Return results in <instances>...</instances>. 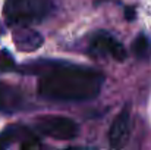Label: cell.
Wrapping results in <instances>:
<instances>
[{
	"label": "cell",
	"instance_id": "1",
	"mask_svg": "<svg viewBox=\"0 0 151 150\" xmlns=\"http://www.w3.org/2000/svg\"><path fill=\"white\" fill-rule=\"evenodd\" d=\"M104 75L87 66H57L46 69L38 81V94L53 101H85L99 96Z\"/></svg>",
	"mask_w": 151,
	"mask_h": 150
},
{
	"label": "cell",
	"instance_id": "2",
	"mask_svg": "<svg viewBox=\"0 0 151 150\" xmlns=\"http://www.w3.org/2000/svg\"><path fill=\"white\" fill-rule=\"evenodd\" d=\"M53 10V0H6L3 15L10 27H31L43 22Z\"/></svg>",
	"mask_w": 151,
	"mask_h": 150
},
{
	"label": "cell",
	"instance_id": "3",
	"mask_svg": "<svg viewBox=\"0 0 151 150\" xmlns=\"http://www.w3.org/2000/svg\"><path fill=\"white\" fill-rule=\"evenodd\" d=\"M37 130L54 140H73L78 133V124L66 116L49 115L37 119Z\"/></svg>",
	"mask_w": 151,
	"mask_h": 150
},
{
	"label": "cell",
	"instance_id": "4",
	"mask_svg": "<svg viewBox=\"0 0 151 150\" xmlns=\"http://www.w3.org/2000/svg\"><path fill=\"white\" fill-rule=\"evenodd\" d=\"M90 51L96 56H110L117 62H123L126 59V50L123 44L107 31H99L91 37Z\"/></svg>",
	"mask_w": 151,
	"mask_h": 150
},
{
	"label": "cell",
	"instance_id": "5",
	"mask_svg": "<svg viewBox=\"0 0 151 150\" xmlns=\"http://www.w3.org/2000/svg\"><path fill=\"white\" fill-rule=\"evenodd\" d=\"M131 137V113L129 107L125 106L113 121L109 131V143L113 149H123Z\"/></svg>",
	"mask_w": 151,
	"mask_h": 150
},
{
	"label": "cell",
	"instance_id": "6",
	"mask_svg": "<svg viewBox=\"0 0 151 150\" xmlns=\"http://www.w3.org/2000/svg\"><path fill=\"white\" fill-rule=\"evenodd\" d=\"M43 41H44L43 36L38 31L32 30L31 27H16L13 33V43L19 51L25 53L35 51L41 47Z\"/></svg>",
	"mask_w": 151,
	"mask_h": 150
},
{
	"label": "cell",
	"instance_id": "7",
	"mask_svg": "<svg viewBox=\"0 0 151 150\" xmlns=\"http://www.w3.org/2000/svg\"><path fill=\"white\" fill-rule=\"evenodd\" d=\"M21 94L16 88L0 83V110L10 112L21 106Z\"/></svg>",
	"mask_w": 151,
	"mask_h": 150
},
{
	"label": "cell",
	"instance_id": "8",
	"mask_svg": "<svg viewBox=\"0 0 151 150\" xmlns=\"http://www.w3.org/2000/svg\"><path fill=\"white\" fill-rule=\"evenodd\" d=\"M132 51H134V54H135L138 59H148L151 54L150 40H148L144 34L138 36V37L134 40V43H132Z\"/></svg>",
	"mask_w": 151,
	"mask_h": 150
},
{
	"label": "cell",
	"instance_id": "9",
	"mask_svg": "<svg viewBox=\"0 0 151 150\" xmlns=\"http://www.w3.org/2000/svg\"><path fill=\"white\" fill-rule=\"evenodd\" d=\"M21 128L16 125H12L9 128H6L1 134H0V149H6L9 147L13 141L21 138Z\"/></svg>",
	"mask_w": 151,
	"mask_h": 150
},
{
	"label": "cell",
	"instance_id": "10",
	"mask_svg": "<svg viewBox=\"0 0 151 150\" xmlns=\"http://www.w3.org/2000/svg\"><path fill=\"white\" fill-rule=\"evenodd\" d=\"M15 68V60L7 50L0 51V71H12Z\"/></svg>",
	"mask_w": 151,
	"mask_h": 150
},
{
	"label": "cell",
	"instance_id": "11",
	"mask_svg": "<svg viewBox=\"0 0 151 150\" xmlns=\"http://www.w3.org/2000/svg\"><path fill=\"white\" fill-rule=\"evenodd\" d=\"M40 146H41V143H40L35 137H27V138H24L22 143H21V147L24 150L37 149V147H40Z\"/></svg>",
	"mask_w": 151,
	"mask_h": 150
},
{
	"label": "cell",
	"instance_id": "12",
	"mask_svg": "<svg viewBox=\"0 0 151 150\" xmlns=\"http://www.w3.org/2000/svg\"><path fill=\"white\" fill-rule=\"evenodd\" d=\"M125 16H126V19H128V21H132V19L135 18V10H134L132 7L125 9Z\"/></svg>",
	"mask_w": 151,
	"mask_h": 150
},
{
	"label": "cell",
	"instance_id": "13",
	"mask_svg": "<svg viewBox=\"0 0 151 150\" xmlns=\"http://www.w3.org/2000/svg\"><path fill=\"white\" fill-rule=\"evenodd\" d=\"M3 36V27H1V24H0V37Z\"/></svg>",
	"mask_w": 151,
	"mask_h": 150
}]
</instances>
